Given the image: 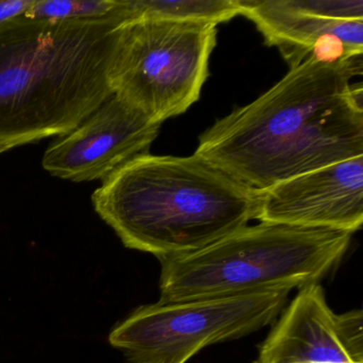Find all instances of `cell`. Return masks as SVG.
Returning a JSON list of instances; mask_svg holds the SVG:
<instances>
[{"label": "cell", "mask_w": 363, "mask_h": 363, "mask_svg": "<svg viewBox=\"0 0 363 363\" xmlns=\"http://www.w3.org/2000/svg\"><path fill=\"white\" fill-rule=\"evenodd\" d=\"M125 18L0 25V141L61 137L113 95L110 67Z\"/></svg>", "instance_id": "cell-2"}, {"label": "cell", "mask_w": 363, "mask_h": 363, "mask_svg": "<svg viewBox=\"0 0 363 363\" xmlns=\"http://www.w3.org/2000/svg\"><path fill=\"white\" fill-rule=\"evenodd\" d=\"M125 22L156 20L218 26L241 16L240 0H120Z\"/></svg>", "instance_id": "cell-11"}, {"label": "cell", "mask_w": 363, "mask_h": 363, "mask_svg": "<svg viewBox=\"0 0 363 363\" xmlns=\"http://www.w3.org/2000/svg\"><path fill=\"white\" fill-rule=\"evenodd\" d=\"M216 37L207 23L125 22L110 67L113 94L159 124L184 114L201 97Z\"/></svg>", "instance_id": "cell-5"}, {"label": "cell", "mask_w": 363, "mask_h": 363, "mask_svg": "<svg viewBox=\"0 0 363 363\" xmlns=\"http://www.w3.org/2000/svg\"><path fill=\"white\" fill-rule=\"evenodd\" d=\"M290 289L160 301L141 306L109 333L124 363H186L213 344L246 337L272 324L288 303Z\"/></svg>", "instance_id": "cell-6"}, {"label": "cell", "mask_w": 363, "mask_h": 363, "mask_svg": "<svg viewBox=\"0 0 363 363\" xmlns=\"http://www.w3.org/2000/svg\"><path fill=\"white\" fill-rule=\"evenodd\" d=\"M362 311L337 314L320 284L282 310L254 363H363Z\"/></svg>", "instance_id": "cell-10"}, {"label": "cell", "mask_w": 363, "mask_h": 363, "mask_svg": "<svg viewBox=\"0 0 363 363\" xmlns=\"http://www.w3.org/2000/svg\"><path fill=\"white\" fill-rule=\"evenodd\" d=\"M352 233L259 223L211 245L160 260V301L233 296L320 284L345 256Z\"/></svg>", "instance_id": "cell-4"}, {"label": "cell", "mask_w": 363, "mask_h": 363, "mask_svg": "<svg viewBox=\"0 0 363 363\" xmlns=\"http://www.w3.org/2000/svg\"><path fill=\"white\" fill-rule=\"evenodd\" d=\"M240 6L290 69L344 45L363 52L362 0H240Z\"/></svg>", "instance_id": "cell-8"}, {"label": "cell", "mask_w": 363, "mask_h": 363, "mask_svg": "<svg viewBox=\"0 0 363 363\" xmlns=\"http://www.w3.org/2000/svg\"><path fill=\"white\" fill-rule=\"evenodd\" d=\"M16 147H18V144L8 141H0V155L8 152V150H13V148Z\"/></svg>", "instance_id": "cell-14"}, {"label": "cell", "mask_w": 363, "mask_h": 363, "mask_svg": "<svg viewBox=\"0 0 363 363\" xmlns=\"http://www.w3.org/2000/svg\"><path fill=\"white\" fill-rule=\"evenodd\" d=\"M161 125L116 95L46 148L42 165L74 182L104 180L135 157L148 154Z\"/></svg>", "instance_id": "cell-7"}, {"label": "cell", "mask_w": 363, "mask_h": 363, "mask_svg": "<svg viewBox=\"0 0 363 363\" xmlns=\"http://www.w3.org/2000/svg\"><path fill=\"white\" fill-rule=\"evenodd\" d=\"M125 247L159 260L203 250L247 226L257 190L195 156L135 157L92 195Z\"/></svg>", "instance_id": "cell-3"}, {"label": "cell", "mask_w": 363, "mask_h": 363, "mask_svg": "<svg viewBox=\"0 0 363 363\" xmlns=\"http://www.w3.org/2000/svg\"><path fill=\"white\" fill-rule=\"evenodd\" d=\"M254 220L354 235L363 223V156L257 191Z\"/></svg>", "instance_id": "cell-9"}, {"label": "cell", "mask_w": 363, "mask_h": 363, "mask_svg": "<svg viewBox=\"0 0 363 363\" xmlns=\"http://www.w3.org/2000/svg\"><path fill=\"white\" fill-rule=\"evenodd\" d=\"M118 0H35L25 18L43 22L96 20L116 11Z\"/></svg>", "instance_id": "cell-12"}, {"label": "cell", "mask_w": 363, "mask_h": 363, "mask_svg": "<svg viewBox=\"0 0 363 363\" xmlns=\"http://www.w3.org/2000/svg\"><path fill=\"white\" fill-rule=\"evenodd\" d=\"M362 57H308L267 92L216 121L195 156L254 190L363 156Z\"/></svg>", "instance_id": "cell-1"}, {"label": "cell", "mask_w": 363, "mask_h": 363, "mask_svg": "<svg viewBox=\"0 0 363 363\" xmlns=\"http://www.w3.org/2000/svg\"><path fill=\"white\" fill-rule=\"evenodd\" d=\"M35 0H0V25L24 16Z\"/></svg>", "instance_id": "cell-13"}]
</instances>
